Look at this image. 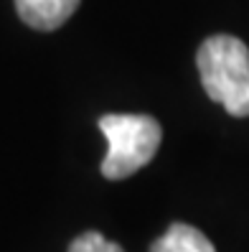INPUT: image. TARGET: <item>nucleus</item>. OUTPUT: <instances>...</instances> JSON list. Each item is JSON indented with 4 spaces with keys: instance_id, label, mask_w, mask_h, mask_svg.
<instances>
[{
    "instance_id": "4",
    "label": "nucleus",
    "mask_w": 249,
    "mask_h": 252,
    "mask_svg": "<svg viewBox=\"0 0 249 252\" xmlns=\"http://www.w3.org/2000/svg\"><path fill=\"white\" fill-rule=\"evenodd\" d=\"M150 252H216V250L203 232H198L191 224H183V221H175L163 237H158L153 242Z\"/></svg>"
},
{
    "instance_id": "5",
    "label": "nucleus",
    "mask_w": 249,
    "mask_h": 252,
    "mask_svg": "<svg viewBox=\"0 0 249 252\" xmlns=\"http://www.w3.org/2000/svg\"><path fill=\"white\" fill-rule=\"evenodd\" d=\"M69 252H125L117 242H110L99 232H84L69 245Z\"/></svg>"
},
{
    "instance_id": "2",
    "label": "nucleus",
    "mask_w": 249,
    "mask_h": 252,
    "mask_svg": "<svg viewBox=\"0 0 249 252\" xmlns=\"http://www.w3.org/2000/svg\"><path fill=\"white\" fill-rule=\"evenodd\" d=\"M99 130L110 145L102 160V176L112 181L127 179L148 166L163 140L160 123L150 115H105Z\"/></svg>"
},
{
    "instance_id": "1",
    "label": "nucleus",
    "mask_w": 249,
    "mask_h": 252,
    "mask_svg": "<svg viewBox=\"0 0 249 252\" xmlns=\"http://www.w3.org/2000/svg\"><path fill=\"white\" fill-rule=\"evenodd\" d=\"M198 74L206 94L234 117L249 115V49L234 36H211L198 46Z\"/></svg>"
},
{
    "instance_id": "3",
    "label": "nucleus",
    "mask_w": 249,
    "mask_h": 252,
    "mask_svg": "<svg viewBox=\"0 0 249 252\" xmlns=\"http://www.w3.org/2000/svg\"><path fill=\"white\" fill-rule=\"evenodd\" d=\"M79 3L82 0H16V10L36 31H56L77 13Z\"/></svg>"
}]
</instances>
